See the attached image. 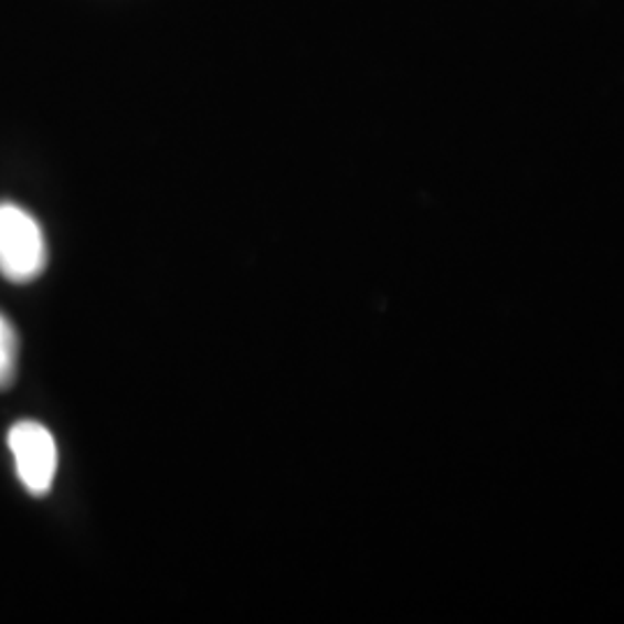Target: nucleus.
Instances as JSON below:
<instances>
[{
  "label": "nucleus",
  "mask_w": 624,
  "mask_h": 624,
  "mask_svg": "<svg viewBox=\"0 0 624 624\" xmlns=\"http://www.w3.org/2000/svg\"><path fill=\"white\" fill-rule=\"evenodd\" d=\"M49 262L46 239L40 222L17 204H0V273L23 285L40 278Z\"/></svg>",
  "instance_id": "1"
},
{
  "label": "nucleus",
  "mask_w": 624,
  "mask_h": 624,
  "mask_svg": "<svg viewBox=\"0 0 624 624\" xmlns=\"http://www.w3.org/2000/svg\"><path fill=\"white\" fill-rule=\"evenodd\" d=\"M21 486L35 497L49 495L59 469V446L54 435L38 421H19L8 433Z\"/></svg>",
  "instance_id": "2"
},
{
  "label": "nucleus",
  "mask_w": 624,
  "mask_h": 624,
  "mask_svg": "<svg viewBox=\"0 0 624 624\" xmlns=\"http://www.w3.org/2000/svg\"><path fill=\"white\" fill-rule=\"evenodd\" d=\"M17 357H19L17 331L10 319L0 315V391H6L14 384Z\"/></svg>",
  "instance_id": "3"
}]
</instances>
